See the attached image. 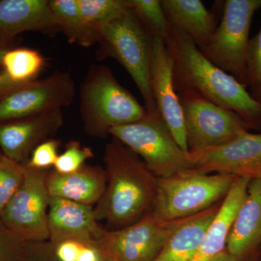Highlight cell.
<instances>
[{"mask_svg": "<svg viewBox=\"0 0 261 261\" xmlns=\"http://www.w3.org/2000/svg\"><path fill=\"white\" fill-rule=\"evenodd\" d=\"M107 185L94 207L97 221H105L116 230L140 221L153 207L159 177L142 159L113 138L105 148Z\"/></svg>", "mask_w": 261, "mask_h": 261, "instance_id": "cell-1", "label": "cell"}, {"mask_svg": "<svg viewBox=\"0 0 261 261\" xmlns=\"http://www.w3.org/2000/svg\"><path fill=\"white\" fill-rule=\"evenodd\" d=\"M173 61V83L178 93L192 92L232 110L253 129L261 121V103L232 75L209 61L186 34L171 25L165 40Z\"/></svg>", "mask_w": 261, "mask_h": 261, "instance_id": "cell-2", "label": "cell"}, {"mask_svg": "<svg viewBox=\"0 0 261 261\" xmlns=\"http://www.w3.org/2000/svg\"><path fill=\"white\" fill-rule=\"evenodd\" d=\"M80 96L84 130L93 137L104 138L115 127L139 121L147 113L104 65L90 68L81 86Z\"/></svg>", "mask_w": 261, "mask_h": 261, "instance_id": "cell-3", "label": "cell"}, {"mask_svg": "<svg viewBox=\"0 0 261 261\" xmlns=\"http://www.w3.org/2000/svg\"><path fill=\"white\" fill-rule=\"evenodd\" d=\"M236 177L228 173L190 169L159 178L151 213L163 221H177L199 214L224 200Z\"/></svg>", "mask_w": 261, "mask_h": 261, "instance_id": "cell-4", "label": "cell"}, {"mask_svg": "<svg viewBox=\"0 0 261 261\" xmlns=\"http://www.w3.org/2000/svg\"><path fill=\"white\" fill-rule=\"evenodd\" d=\"M97 32L104 57L114 58L126 69L140 91L147 111L157 112L149 79L154 36L130 8Z\"/></svg>", "mask_w": 261, "mask_h": 261, "instance_id": "cell-5", "label": "cell"}, {"mask_svg": "<svg viewBox=\"0 0 261 261\" xmlns=\"http://www.w3.org/2000/svg\"><path fill=\"white\" fill-rule=\"evenodd\" d=\"M110 135L135 152L157 177L192 169L187 152L178 145L159 111L139 121L115 127Z\"/></svg>", "mask_w": 261, "mask_h": 261, "instance_id": "cell-6", "label": "cell"}, {"mask_svg": "<svg viewBox=\"0 0 261 261\" xmlns=\"http://www.w3.org/2000/svg\"><path fill=\"white\" fill-rule=\"evenodd\" d=\"M261 0H227L208 45L201 51L216 66L248 87L246 55L252 18Z\"/></svg>", "mask_w": 261, "mask_h": 261, "instance_id": "cell-7", "label": "cell"}, {"mask_svg": "<svg viewBox=\"0 0 261 261\" xmlns=\"http://www.w3.org/2000/svg\"><path fill=\"white\" fill-rule=\"evenodd\" d=\"M183 112L189 152L228 143L251 125L232 110L215 104L195 92L178 93Z\"/></svg>", "mask_w": 261, "mask_h": 261, "instance_id": "cell-8", "label": "cell"}, {"mask_svg": "<svg viewBox=\"0 0 261 261\" xmlns=\"http://www.w3.org/2000/svg\"><path fill=\"white\" fill-rule=\"evenodd\" d=\"M24 167L23 181L0 216V221L25 242L48 241L49 172L48 169H34L25 165Z\"/></svg>", "mask_w": 261, "mask_h": 261, "instance_id": "cell-9", "label": "cell"}, {"mask_svg": "<svg viewBox=\"0 0 261 261\" xmlns=\"http://www.w3.org/2000/svg\"><path fill=\"white\" fill-rule=\"evenodd\" d=\"M181 220L160 221L149 213L126 227L105 228L97 247L110 261H154Z\"/></svg>", "mask_w": 261, "mask_h": 261, "instance_id": "cell-10", "label": "cell"}, {"mask_svg": "<svg viewBox=\"0 0 261 261\" xmlns=\"http://www.w3.org/2000/svg\"><path fill=\"white\" fill-rule=\"evenodd\" d=\"M75 86L69 73L58 72L33 81L0 99V122L22 119L69 106Z\"/></svg>", "mask_w": 261, "mask_h": 261, "instance_id": "cell-11", "label": "cell"}, {"mask_svg": "<svg viewBox=\"0 0 261 261\" xmlns=\"http://www.w3.org/2000/svg\"><path fill=\"white\" fill-rule=\"evenodd\" d=\"M188 156L192 169L199 172L261 179V133L244 132L225 145Z\"/></svg>", "mask_w": 261, "mask_h": 261, "instance_id": "cell-12", "label": "cell"}, {"mask_svg": "<svg viewBox=\"0 0 261 261\" xmlns=\"http://www.w3.org/2000/svg\"><path fill=\"white\" fill-rule=\"evenodd\" d=\"M150 88L156 107L178 145L189 153L183 112L173 83V61L162 38L154 37Z\"/></svg>", "mask_w": 261, "mask_h": 261, "instance_id": "cell-13", "label": "cell"}, {"mask_svg": "<svg viewBox=\"0 0 261 261\" xmlns=\"http://www.w3.org/2000/svg\"><path fill=\"white\" fill-rule=\"evenodd\" d=\"M63 124L62 109H57L0 125L3 155L19 164H25L32 151L51 139Z\"/></svg>", "mask_w": 261, "mask_h": 261, "instance_id": "cell-14", "label": "cell"}, {"mask_svg": "<svg viewBox=\"0 0 261 261\" xmlns=\"http://www.w3.org/2000/svg\"><path fill=\"white\" fill-rule=\"evenodd\" d=\"M48 230L53 245L75 240L97 246L105 228L98 224L92 206L51 197Z\"/></svg>", "mask_w": 261, "mask_h": 261, "instance_id": "cell-15", "label": "cell"}, {"mask_svg": "<svg viewBox=\"0 0 261 261\" xmlns=\"http://www.w3.org/2000/svg\"><path fill=\"white\" fill-rule=\"evenodd\" d=\"M261 244V179H251L226 243V251L240 261Z\"/></svg>", "mask_w": 261, "mask_h": 261, "instance_id": "cell-16", "label": "cell"}, {"mask_svg": "<svg viewBox=\"0 0 261 261\" xmlns=\"http://www.w3.org/2000/svg\"><path fill=\"white\" fill-rule=\"evenodd\" d=\"M250 178L237 176L206 230L202 243L190 261H208L226 250L228 235L240 206L245 200Z\"/></svg>", "mask_w": 261, "mask_h": 261, "instance_id": "cell-17", "label": "cell"}, {"mask_svg": "<svg viewBox=\"0 0 261 261\" xmlns=\"http://www.w3.org/2000/svg\"><path fill=\"white\" fill-rule=\"evenodd\" d=\"M107 185L105 169L84 165L79 171L61 174L53 170L48 173L47 187L51 197H59L83 205H96Z\"/></svg>", "mask_w": 261, "mask_h": 261, "instance_id": "cell-18", "label": "cell"}, {"mask_svg": "<svg viewBox=\"0 0 261 261\" xmlns=\"http://www.w3.org/2000/svg\"><path fill=\"white\" fill-rule=\"evenodd\" d=\"M60 29L49 1L3 0L0 1V36L10 37L29 31L54 32Z\"/></svg>", "mask_w": 261, "mask_h": 261, "instance_id": "cell-19", "label": "cell"}, {"mask_svg": "<svg viewBox=\"0 0 261 261\" xmlns=\"http://www.w3.org/2000/svg\"><path fill=\"white\" fill-rule=\"evenodd\" d=\"M161 4L170 24L204 50L217 28L216 15L200 0H161Z\"/></svg>", "mask_w": 261, "mask_h": 261, "instance_id": "cell-20", "label": "cell"}, {"mask_svg": "<svg viewBox=\"0 0 261 261\" xmlns=\"http://www.w3.org/2000/svg\"><path fill=\"white\" fill-rule=\"evenodd\" d=\"M221 202L181 219L154 261L191 260L200 248L206 230L219 211Z\"/></svg>", "mask_w": 261, "mask_h": 261, "instance_id": "cell-21", "label": "cell"}, {"mask_svg": "<svg viewBox=\"0 0 261 261\" xmlns=\"http://www.w3.org/2000/svg\"><path fill=\"white\" fill-rule=\"evenodd\" d=\"M51 13L70 42L89 47L98 42L97 32L84 21L78 0L49 1Z\"/></svg>", "mask_w": 261, "mask_h": 261, "instance_id": "cell-22", "label": "cell"}, {"mask_svg": "<svg viewBox=\"0 0 261 261\" xmlns=\"http://www.w3.org/2000/svg\"><path fill=\"white\" fill-rule=\"evenodd\" d=\"M2 64L10 80L18 84H28L39 74L44 61L37 51L19 48L7 51Z\"/></svg>", "mask_w": 261, "mask_h": 261, "instance_id": "cell-23", "label": "cell"}, {"mask_svg": "<svg viewBox=\"0 0 261 261\" xmlns=\"http://www.w3.org/2000/svg\"><path fill=\"white\" fill-rule=\"evenodd\" d=\"M84 21L96 31L129 8L128 0H78Z\"/></svg>", "mask_w": 261, "mask_h": 261, "instance_id": "cell-24", "label": "cell"}, {"mask_svg": "<svg viewBox=\"0 0 261 261\" xmlns=\"http://www.w3.org/2000/svg\"><path fill=\"white\" fill-rule=\"evenodd\" d=\"M128 6L154 37L166 40L171 25L163 9L161 0H128Z\"/></svg>", "mask_w": 261, "mask_h": 261, "instance_id": "cell-25", "label": "cell"}, {"mask_svg": "<svg viewBox=\"0 0 261 261\" xmlns=\"http://www.w3.org/2000/svg\"><path fill=\"white\" fill-rule=\"evenodd\" d=\"M25 175L24 165L0 157V216L18 191Z\"/></svg>", "mask_w": 261, "mask_h": 261, "instance_id": "cell-26", "label": "cell"}, {"mask_svg": "<svg viewBox=\"0 0 261 261\" xmlns=\"http://www.w3.org/2000/svg\"><path fill=\"white\" fill-rule=\"evenodd\" d=\"M94 157L91 147H85L77 141H70L64 152L58 155L54 165V171L61 174L79 171L88 159Z\"/></svg>", "mask_w": 261, "mask_h": 261, "instance_id": "cell-27", "label": "cell"}, {"mask_svg": "<svg viewBox=\"0 0 261 261\" xmlns=\"http://www.w3.org/2000/svg\"><path fill=\"white\" fill-rule=\"evenodd\" d=\"M247 83L251 95L261 103V27L258 33L250 39L246 55Z\"/></svg>", "mask_w": 261, "mask_h": 261, "instance_id": "cell-28", "label": "cell"}, {"mask_svg": "<svg viewBox=\"0 0 261 261\" xmlns=\"http://www.w3.org/2000/svg\"><path fill=\"white\" fill-rule=\"evenodd\" d=\"M60 142L51 138L44 141L32 151L25 166L38 170H47L54 167L58 154Z\"/></svg>", "mask_w": 261, "mask_h": 261, "instance_id": "cell-29", "label": "cell"}, {"mask_svg": "<svg viewBox=\"0 0 261 261\" xmlns=\"http://www.w3.org/2000/svg\"><path fill=\"white\" fill-rule=\"evenodd\" d=\"M28 242L0 221V261H19Z\"/></svg>", "mask_w": 261, "mask_h": 261, "instance_id": "cell-30", "label": "cell"}, {"mask_svg": "<svg viewBox=\"0 0 261 261\" xmlns=\"http://www.w3.org/2000/svg\"><path fill=\"white\" fill-rule=\"evenodd\" d=\"M54 255L50 242H29L19 261H49Z\"/></svg>", "mask_w": 261, "mask_h": 261, "instance_id": "cell-31", "label": "cell"}, {"mask_svg": "<svg viewBox=\"0 0 261 261\" xmlns=\"http://www.w3.org/2000/svg\"><path fill=\"white\" fill-rule=\"evenodd\" d=\"M82 243H84L75 240H66L53 245L57 260L76 261Z\"/></svg>", "mask_w": 261, "mask_h": 261, "instance_id": "cell-32", "label": "cell"}, {"mask_svg": "<svg viewBox=\"0 0 261 261\" xmlns=\"http://www.w3.org/2000/svg\"><path fill=\"white\" fill-rule=\"evenodd\" d=\"M29 84V83H28ZM27 84H18L13 82L4 71H0V94H8Z\"/></svg>", "mask_w": 261, "mask_h": 261, "instance_id": "cell-33", "label": "cell"}, {"mask_svg": "<svg viewBox=\"0 0 261 261\" xmlns=\"http://www.w3.org/2000/svg\"><path fill=\"white\" fill-rule=\"evenodd\" d=\"M208 261H240L238 259L235 258L232 255L228 254L227 252L225 251L221 252L219 255H216L214 258L211 259Z\"/></svg>", "mask_w": 261, "mask_h": 261, "instance_id": "cell-34", "label": "cell"}, {"mask_svg": "<svg viewBox=\"0 0 261 261\" xmlns=\"http://www.w3.org/2000/svg\"><path fill=\"white\" fill-rule=\"evenodd\" d=\"M8 51V49L6 48L2 47L0 45V64H2V62H3V57H4L5 53Z\"/></svg>", "mask_w": 261, "mask_h": 261, "instance_id": "cell-35", "label": "cell"}, {"mask_svg": "<svg viewBox=\"0 0 261 261\" xmlns=\"http://www.w3.org/2000/svg\"><path fill=\"white\" fill-rule=\"evenodd\" d=\"M257 130H258L259 133H261V121L259 123L258 126H257Z\"/></svg>", "mask_w": 261, "mask_h": 261, "instance_id": "cell-36", "label": "cell"}, {"mask_svg": "<svg viewBox=\"0 0 261 261\" xmlns=\"http://www.w3.org/2000/svg\"><path fill=\"white\" fill-rule=\"evenodd\" d=\"M258 261H261V249H260V253H259Z\"/></svg>", "mask_w": 261, "mask_h": 261, "instance_id": "cell-37", "label": "cell"}, {"mask_svg": "<svg viewBox=\"0 0 261 261\" xmlns=\"http://www.w3.org/2000/svg\"><path fill=\"white\" fill-rule=\"evenodd\" d=\"M2 155H3V154H0V157H1Z\"/></svg>", "mask_w": 261, "mask_h": 261, "instance_id": "cell-38", "label": "cell"}]
</instances>
